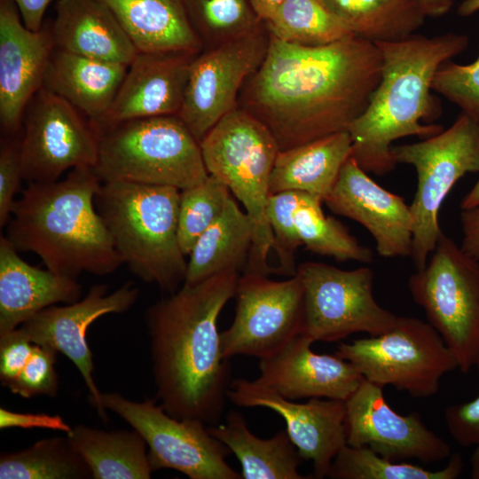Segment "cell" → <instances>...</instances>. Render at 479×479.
Here are the masks:
<instances>
[{
    "mask_svg": "<svg viewBox=\"0 0 479 479\" xmlns=\"http://www.w3.org/2000/svg\"><path fill=\"white\" fill-rule=\"evenodd\" d=\"M381 66L378 46L356 35L320 46L270 35L266 57L243 84L238 106L287 150L348 130L367 107Z\"/></svg>",
    "mask_w": 479,
    "mask_h": 479,
    "instance_id": "6da1fadb",
    "label": "cell"
},
{
    "mask_svg": "<svg viewBox=\"0 0 479 479\" xmlns=\"http://www.w3.org/2000/svg\"><path fill=\"white\" fill-rule=\"evenodd\" d=\"M239 278L229 271L183 284L145 311L155 398L174 418L214 426L222 416L232 381L217 323Z\"/></svg>",
    "mask_w": 479,
    "mask_h": 479,
    "instance_id": "7a4b0ae2",
    "label": "cell"
},
{
    "mask_svg": "<svg viewBox=\"0 0 479 479\" xmlns=\"http://www.w3.org/2000/svg\"><path fill=\"white\" fill-rule=\"evenodd\" d=\"M381 55V76L363 114L349 127L351 157L366 172L384 176L397 165L393 142L408 136L427 138L444 130L433 123L442 112L433 97L436 72L469 43L463 34L427 37L412 35L374 43Z\"/></svg>",
    "mask_w": 479,
    "mask_h": 479,
    "instance_id": "3957f363",
    "label": "cell"
},
{
    "mask_svg": "<svg viewBox=\"0 0 479 479\" xmlns=\"http://www.w3.org/2000/svg\"><path fill=\"white\" fill-rule=\"evenodd\" d=\"M100 185L92 168L74 169L54 182L27 184L14 201L4 236L18 251L35 254L59 275L114 272L123 262L95 205Z\"/></svg>",
    "mask_w": 479,
    "mask_h": 479,
    "instance_id": "277c9868",
    "label": "cell"
},
{
    "mask_svg": "<svg viewBox=\"0 0 479 479\" xmlns=\"http://www.w3.org/2000/svg\"><path fill=\"white\" fill-rule=\"evenodd\" d=\"M179 200L176 187L127 181L101 182L95 196L123 263L169 294L182 287L187 270L178 241Z\"/></svg>",
    "mask_w": 479,
    "mask_h": 479,
    "instance_id": "5b68a950",
    "label": "cell"
},
{
    "mask_svg": "<svg viewBox=\"0 0 479 479\" xmlns=\"http://www.w3.org/2000/svg\"><path fill=\"white\" fill-rule=\"evenodd\" d=\"M209 175L224 184L243 204L254 224L245 271L268 275L274 238L266 216L271 173L279 152L270 130L240 107L225 114L200 142Z\"/></svg>",
    "mask_w": 479,
    "mask_h": 479,
    "instance_id": "8992f818",
    "label": "cell"
},
{
    "mask_svg": "<svg viewBox=\"0 0 479 479\" xmlns=\"http://www.w3.org/2000/svg\"><path fill=\"white\" fill-rule=\"evenodd\" d=\"M93 170L101 182L169 185L180 191L209 175L200 142L177 115L134 119L102 130Z\"/></svg>",
    "mask_w": 479,
    "mask_h": 479,
    "instance_id": "52a82bcc",
    "label": "cell"
},
{
    "mask_svg": "<svg viewBox=\"0 0 479 479\" xmlns=\"http://www.w3.org/2000/svg\"><path fill=\"white\" fill-rule=\"evenodd\" d=\"M408 287L458 369L479 371V261L443 232L426 265L410 276Z\"/></svg>",
    "mask_w": 479,
    "mask_h": 479,
    "instance_id": "ba28073f",
    "label": "cell"
},
{
    "mask_svg": "<svg viewBox=\"0 0 479 479\" xmlns=\"http://www.w3.org/2000/svg\"><path fill=\"white\" fill-rule=\"evenodd\" d=\"M395 162L413 166L417 189L410 205L413 236L410 257L422 269L443 231L439 212L454 185L479 172V125L463 113L446 130L420 142L393 145Z\"/></svg>",
    "mask_w": 479,
    "mask_h": 479,
    "instance_id": "9c48e42d",
    "label": "cell"
},
{
    "mask_svg": "<svg viewBox=\"0 0 479 479\" xmlns=\"http://www.w3.org/2000/svg\"><path fill=\"white\" fill-rule=\"evenodd\" d=\"M335 354L350 362L366 381L392 386L414 398L438 392L442 377L458 368L457 360L428 323L397 316L392 328L351 342H341Z\"/></svg>",
    "mask_w": 479,
    "mask_h": 479,
    "instance_id": "30bf717a",
    "label": "cell"
},
{
    "mask_svg": "<svg viewBox=\"0 0 479 479\" xmlns=\"http://www.w3.org/2000/svg\"><path fill=\"white\" fill-rule=\"evenodd\" d=\"M101 401L144 438L153 471L174 469L190 479L242 478L226 462L229 448L201 420L174 418L155 397L136 402L108 392L102 393Z\"/></svg>",
    "mask_w": 479,
    "mask_h": 479,
    "instance_id": "8fae6325",
    "label": "cell"
},
{
    "mask_svg": "<svg viewBox=\"0 0 479 479\" xmlns=\"http://www.w3.org/2000/svg\"><path fill=\"white\" fill-rule=\"evenodd\" d=\"M304 299L302 334L315 342H337L356 333L381 334L397 316L381 307L373 294V272L368 267L341 270L305 262L296 269Z\"/></svg>",
    "mask_w": 479,
    "mask_h": 479,
    "instance_id": "7c38bea8",
    "label": "cell"
},
{
    "mask_svg": "<svg viewBox=\"0 0 479 479\" xmlns=\"http://www.w3.org/2000/svg\"><path fill=\"white\" fill-rule=\"evenodd\" d=\"M20 155L23 179L54 182L67 171L94 169L99 135L91 122L62 98L41 88L22 118Z\"/></svg>",
    "mask_w": 479,
    "mask_h": 479,
    "instance_id": "4fadbf2b",
    "label": "cell"
},
{
    "mask_svg": "<svg viewBox=\"0 0 479 479\" xmlns=\"http://www.w3.org/2000/svg\"><path fill=\"white\" fill-rule=\"evenodd\" d=\"M233 297L234 319L220 334L225 358H266L302 334L303 288L296 273L277 281L261 273L245 271L240 275Z\"/></svg>",
    "mask_w": 479,
    "mask_h": 479,
    "instance_id": "5bb4252c",
    "label": "cell"
},
{
    "mask_svg": "<svg viewBox=\"0 0 479 479\" xmlns=\"http://www.w3.org/2000/svg\"><path fill=\"white\" fill-rule=\"evenodd\" d=\"M270 43L263 25L216 48L192 62L177 116L199 142L225 114L238 107L240 90L264 60Z\"/></svg>",
    "mask_w": 479,
    "mask_h": 479,
    "instance_id": "9a60e30c",
    "label": "cell"
},
{
    "mask_svg": "<svg viewBox=\"0 0 479 479\" xmlns=\"http://www.w3.org/2000/svg\"><path fill=\"white\" fill-rule=\"evenodd\" d=\"M138 296L139 289L131 281L110 294L106 285L95 284L77 302L45 308L15 329L30 342L60 352L73 362L90 392L91 404L104 421L107 420L106 409L93 379L94 364L86 333L100 317L129 310Z\"/></svg>",
    "mask_w": 479,
    "mask_h": 479,
    "instance_id": "2e32d148",
    "label": "cell"
},
{
    "mask_svg": "<svg viewBox=\"0 0 479 479\" xmlns=\"http://www.w3.org/2000/svg\"><path fill=\"white\" fill-rule=\"evenodd\" d=\"M382 389L364 379L345 401L347 444L393 461L414 459L431 464L449 457L450 444L428 428L417 412L398 414Z\"/></svg>",
    "mask_w": 479,
    "mask_h": 479,
    "instance_id": "e0dca14e",
    "label": "cell"
},
{
    "mask_svg": "<svg viewBox=\"0 0 479 479\" xmlns=\"http://www.w3.org/2000/svg\"><path fill=\"white\" fill-rule=\"evenodd\" d=\"M228 399L240 407H265L279 414L302 459L313 463L316 478L327 477L331 464L347 444L345 401L310 398L296 403L256 380L232 381Z\"/></svg>",
    "mask_w": 479,
    "mask_h": 479,
    "instance_id": "ac0fdd59",
    "label": "cell"
},
{
    "mask_svg": "<svg viewBox=\"0 0 479 479\" xmlns=\"http://www.w3.org/2000/svg\"><path fill=\"white\" fill-rule=\"evenodd\" d=\"M55 48L51 25L23 23L12 0H0V124L4 136L20 133L27 106L43 87Z\"/></svg>",
    "mask_w": 479,
    "mask_h": 479,
    "instance_id": "d6986e66",
    "label": "cell"
},
{
    "mask_svg": "<svg viewBox=\"0 0 479 479\" xmlns=\"http://www.w3.org/2000/svg\"><path fill=\"white\" fill-rule=\"evenodd\" d=\"M350 156L323 202L334 214L363 225L385 258L410 256L413 217L404 199L378 185Z\"/></svg>",
    "mask_w": 479,
    "mask_h": 479,
    "instance_id": "ffe728a7",
    "label": "cell"
},
{
    "mask_svg": "<svg viewBox=\"0 0 479 479\" xmlns=\"http://www.w3.org/2000/svg\"><path fill=\"white\" fill-rule=\"evenodd\" d=\"M314 341L300 334L269 357L259 359L260 383L289 400L328 398L346 401L364 377L336 354H318Z\"/></svg>",
    "mask_w": 479,
    "mask_h": 479,
    "instance_id": "44dd1931",
    "label": "cell"
},
{
    "mask_svg": "<svg viewBox=\"0 0 479 479\" xmlns=\"http://www.w3.org/2000/svg\"><path fill=\"white\" fill-rule=\"evenodd\" d=\"M196 56L186 52L138 51L129 65L108 112L94 126L98 135L125 121L177 115Z\"/></svg>",
    "mask_w": 479,
    "mask_h": 479,
    "instance_id": "7402d4cb",
    "label": "cell"
},
{
    "mask_svg": "<svg viewBox=\"0 0 479 479\" xmlns=\"http://www.w3.org/2000/svg\"><path fill=\"white\" fill-rule=\"evenodd\" d=\"M0 236V335L18 328L39 311L81 299L76 279L43 270L24 261Z\"/></svg>",
    "mask_w": 479,
    "mask_h": 479,
    "instance_id": "603a6c76",
    "label": "cell"
},
{
    "mask_svg": "<svg viewBox=\"0 0 479 479\" xmlns=\"http://www.w3.org/2000/svg\"><path fill=\"white\" fill-rule=\"evenodd\" d=\"M55 10L51 30L57 48L128 66L138 52L102 0H58Z\"/></svg>",
    "mask_w": 479,
    "mask_h": 479,
    "instance_id": "cb8c5ba5",
    "label": "cell"
},
{
    "mask_svg": "<svg viewBox=\"0 0 479 479\" xmlns=\"http://www.w3.org/2000/svg\"><path fill=\"white\" fill-rule=\"evenodd\" d=\"M129 66L68 52L55 46L43 88L62 98L96 126L106 114Z\"/></svg>",
    "mask_w": 479,
    "mask_h": 479,
    "instance_id": "d4e9b609",
    "label": "cell"
},
{
    "mask_svg": "<svg viewBox=\"0 0 479 479\" xmlns=\"http://www.w3.org/2000/svg\"><path fill=\"white\" fill-rule=\"evenodd\" d=\"M139 52H186L203 46L187 14L185 0H102Z\"/></svg>",
    "mask_w": 479,
    "mask_h": 479,
    "instance_id": "484cf974",
    "label": "cell"
},
{
    "mask_svg": "<svg viewBox=\"0 0 479 479\" xmlns=\"http://www.w3.org/2000/svg\"><path fill=\"white\" fill-rule=\"evenodd\" d=\"M351 151L348 130L279 151L270 177V194L297 191L324 201Z\"/></svg>",
    "mask_w": 479,
    "mask_h": 479,
    "instance_id": "4316f807",
    "label": "cell"
},
{
    "mask_svg": "<svg viewBox=\"0 0 479 479\" xmlns=\"http://www.w3.org/2000/svg\"><path fill=\"white\" fill-rule=\"evenodd\" d=\"M208 430L237 457L243 479L311 478L298 471L302 459L286 429L271 438H259L241 413L231 411L224 423L208 426Z\"/></svg>",
    "mask_w": 479,
    "mask_h": 479,
    "instance_id": "83f0119b",
    "label": "cell"
},
{
    "mask_svg": "<svg viewBox=\"0 0 479 479\" xmlns=\"http://www.w3.org/2000/svg\"><path fill=\"white\" fill-rule=\"evenodd\" d=\"M254 224L231 197L218 219L199 238L189 255L185 283L194 285L216 274L246 265Z\"/></svg>",
    "mask_w": 479,
    "mask_h": 479,
    "instance_id": "f1b7e54d",
    "label": "cell"
},
{
    "mask_svg": "<svg viewBox=\"0 0 479 479\" xmlns=\"http://www.w3.org/2000/svg\"><path fill=\"white\" fill-rule=\"evenodd\" d=\"M67 436L94 479L151 478L147 444L135 429L106 431L79 424Z\"/></svg>",
    "mask_w": 479,
    "mask_h": 479,
    "instance_id": "f546056e",
    "label": "cell"
},
{
    "mask_svg": "<svg viewBox=\"0 0 479 479\" xmlns=\"http://www.w3.org/2000/svg\"><path fill=\"white\" fill-rule=\"evenodd\" d=\"M350 32L373 43L414 34L426 15L412 0H319Z\"/></svg>",
    "mask_w": 479,
    "mask_h": 479,
    "instance_id": "4dcf8cb0",
    "label": "cell"
},
{
    "mask_svg": "<svg viewBox=\"0 0 479 479\" xmlns=\"http://www.w3.org/2000/svg\"><path fill=\"white\" fill-rule=\"evenodd\" d=\"M91 472L67 436L39 440L0 456V479H86Z\"/></svg>",
    "mask_w": 479,
    "mask_h": 479,
    "instance_id": "1f68e13d",
    "label": "cell"
},
{
    "mask_svg": "<svg viewBox=\"0 0 479 479\" xmlns=\"http://www.w3.org/2000/svg\"><path fill=\"white\" fill-rule=\"evenodd\" d=\"M263 22L270 35L306 46L326 45L354 35L319 0H285Z\"/></svg>",
    "mask_w": 479,
    "mask_h": 479,
    "instance_id": "d6a6232c",
    "label": "cell"
},
{
    "mask_svg": "<svg viewBox=\"0 0 479 479\" xmlns=\"http://www.w3.org/2000/svg\"><path fill=\"white\" fill-rule=\"evenodd\" d=\"M322 202L318 197L302 192L294 224L302 246L312 253L340 262L371 263L373 251L361 245L341 222L326 216Z\"/></svg>",
    "mask_w": 479,
    "mask_h": 479,
    "instance_id": "836d02e7",
    "label": "cell"
},
{
    "mask_svg": "<svg viewBox=\"0 0 479 479\" xmlns=\"http://www.w3.org/2000/svg\"><path fill=\"white\" fill-rule=\"evenodd\" d=\"M463 469L459 453L439 470L393 461L364 447L344 445L334 459L327 477L333 479H456Z\"/></svg>",
    "mask_w": 479,
    "mask_h": 479,
    "instance_id": "e575fe53",
    "label": "cell"
},
{
    "mask_svg": "<svg viewBox=\"0 0 479 479\" xmlns=\"http://www.w3.org/2000/svg\"><path fill=\"white\" fill-rule=\"evenodd\" d=\"M185 6L203 51L243 37L263 25L250 0H185Z\"/></svg>",
    "mask_w": 479,
    "mask_h": 479,
    "instance_id": "d590c367",
    "label": "cell"
},
{
    "mask_svg": "<svg viewBox=\"0 0 479 479\" xmlns=\"http://www.w3.org/2000/svg\"><path fill=\"white\" fill-rule=\"evenodd\" d=\"M230 192L224 184L211 175L199 185L180 191L178 241L185 256L222 215L232 197Z\"/></svg>",
    "mask_w": 479,
    "mask_h": 479,
    "instance_id": "8d00e7d4",
    "label": "cell"
},
{
    "mask_svg": "<svg viewBox=\"0 0 479 479\" xmlns=\"http://www.w3.org/2000/svg\"><path fill=\"white\" fill-rule=\"evenodd\" d=\"M302 192L284 191L269 195L266 216L274 238V249L279 258L278 271L295 275L294 253L302 241L294 224V212Z\"/></svg>",
    "mask_w": 479,
    "mask_h": 479,
    "instance_id": "74e56055",
    "label": "cell"
},
{
    "mask_svg": "<svg viewBox=\"0 0 479 479\" xmlns=\"http://www.w3.org/2000/svg\"><path fill=\"white\" fill-rule=\"evenodd\" d=\"M432 90L459 106L479 125V52L467 65L452 59L443 63L436 72Z\"/></svg>",
    "mask_w": 479,
    "mask_h": 479,
    "instance_id": "f35d334b",
    "label": "cell"
},
{
    "mask_svg": "<svg viewBox=\"0 0 479 479\" xmlns=\"http://www.w3.org/2000/svg\"><path fill=\"white\" fill-rule=\"evenodd\" d=\"M58 352L35 344L30 358L19 376L7 388L25 398L44 395L53 397L59 389L55 369Z\"/></svg>",
    "mask_w": 479,
    "mask_h": 479,
    "instance_id": "ab89813d",
    "label": "cell"
},
{
    "mask_svg": "<svg viewBox=\"0 0 479 479\" xmlns=\"http://www.w3.org/2000/svg\"><path fill=\"white\" fill-rule=\"evenodd\" d=\"M21 132L4 136L0 146V227L10 220L15 196L23 179L21 155Z\"/></svg>",
    "mask_w": 479,
    "mask_h": 479,
    "instance_id": "60d3db41",
    "label": "cell"
},
{
    "mask_svg": "<svg viewBox=\"0 0 479 479\" xmlns=\"http://www.w3.org/2000/svg\"><path fill=\"white\" fill-rule=\"evenodd\" d=\"M444 420L457 444L462 447L479 444V396L470 402L448 406Z\"/></svg>",
    "mask_w": 479,
    "mask_h": 479,
    "instance_id": "b9f144b4",
    "label": "cell"
},
{
    "mask_svg": "<svg viewBox=\"0 0 479 479\" xmlns=\"http://www.w3.org/2000/svg\"><path fill=\"white\" fill-rule=\"evenodd\" d=\"M35 344L20 335L16 330L0 335V381L6 387L25 367Z\"/></svg>",
    "mask_w": 479,
    "mask_h": 479,
    "instance_id": "7bdbcfd3",
    "label": "cell"
},
{
    "mask_svg": "<svg viewBox=\"0 0 479 479\" xmlns=\"http://www.w3.org/2000/svg\"><path fill=\"white\" fill-rule=\"evenodd\" d=\"M48 428L60 430L67 434L70 432L72 427L67 424L59 415H49L45 413H21L0 408V428Z\"/></svg>",
    "mask_w": 479,
    "mask_h": 479,
    "instance_id": "ee69618b",
    "label": "cell"
},
{
    "mask_svg": "<svg viewBox=\"0 0 479 479\" xmlns=\"http://www.w3.org/2000/svg\"><path fill=\"white\" fill-rule=\"evenodd\" d=\"M462 250L479 261V205L460 212Z\"/></svg>",
    "mask_w": 479,
    "mask_h": 479,
    "instance_id": "f6af8a7d",
    "label": "cell"
},
{
    "mask_svg": "<svg viewBox=\"0 0 479 479\" xmlns=\"http://www.w3.org/2000/svg\"><path fill=\"white\" fill-rule=\"evenodd\" d=\"M16 4L24 25L32 31L43 27L45 11L52 0H12Z\"/></svg>",
    "mask_w": 479,
    "mask_h": 479,
    "instance_id": "bcb514c9",
    "label": "cell"
},
{
    "mask_svg": "<svg viewBox=\"0 0 479 479\" xmlns=\"http://www.w3.org/2000/svg\"><path fill=\"white\" fill-rule=\"evenodd\" d=\"M414 1L426 17H439L447 13L453 0H412Z\"/></svg>",
    "mask_w": 479,
    "mask_h": 479,
    "instance_id": "7dc6e473",
    "label": "cell"
},
{
    "mask_svg": "<svg viewBox=\"0 0 479 479\" xmlns=\"http://www.w3.org/2000/svg\"><path fill=\"white\" fill-rule=\"evenodd\" d=\"M285 0H250L262 20L269 19Z\"/></svg>",
    "mask_w": 479,
    "mask_h": 479,
    "instance_id": "c3c4849f",
    "label": "cell"
},
{
    "mask_svg": "<svg viewBox=\"0 0 479 479\" xmlns=\"http://www.w3.org/2000/svg\"><path fill=\"white\" fill-rule=\"evenodd\" d=\"M477 205H479V178L462 199L459 207L460 210H463L474 208Z\"/></svg>",
    "mask_w": 479,
    "mask_h": 479,
    "instance_id": "681fc988",
    "label": "cell"
},
{
    "mask_svg": "<svg viewBox=\"0 0 479 479\" xmlns=\"http://www.w3.org/2000/svg\"><path fill=\"white\" fill-rule=\"evenodd\" d=\"M479 11V0H464L458 7V13L469 16Z\"/></svg>",
    "mask_w": 479,
    "mask_h": 479,
    "instance_id": "f907efd6",
    "label": "cell"
},
{
    "mask_svg": "<svg viewBox=\"0 0 479 479\" xmlns=\"http://www.w3.org/2000/svg\"><path fill=\"white\" fill-rule=\"evenodd\" d=\"M471 477L479 479V444L475 445L471 459Z\"/></svg>",
    "mask_w": 479,
    "mask_h": 479,
    "instance_id": "816d5d0a",
    "label": "cell"
}]
</instances>
